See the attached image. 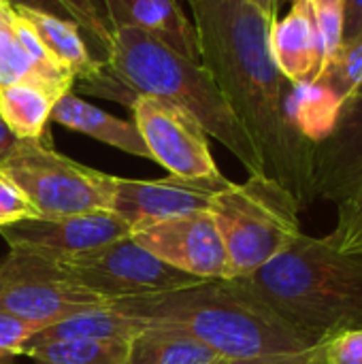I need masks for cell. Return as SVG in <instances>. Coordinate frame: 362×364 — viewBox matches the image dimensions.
I'll use <instances>...</instances> for the list:
<instances>
[{"label":"cell","mask_w":362,"mask_h":364,"mask_svg":"<svg viewBox=\"0 0 362 364\" xmlns=\"http://www.w3.org/2000/svg\"><path fill=\"white\" fill-rule=\"evenodd\" d=\"M218 356L198 341L158 326H145L128 346L124 364H211Z\"/></svg>","instance_id":"19"},{"label":"cell","mask_w":362,"mask_h":364,"mask_svg":"<svg viewBox=\"0 0 362 364\" xmlns=\"http://www.w3.org/2000/svg\"><path fill=\"white\" fill-rule=\"evenodd\" d=\"M151 160L181 179H220L224 177L211 156L205 128L181 107L151 98L134 96L128 107Z\"/></svg>","instance_id":"9"},{"label":"cell","mask_w":362,"mask_h":364,"mask_svg":"<svg viewBox=\"0 0 362 364\" xmlns=\"http://www.w3.org/2000/svg\"><path fill=\"white\" fill-rule=\"evenodd\" d=\"M322 346V343H320ZM320 346L303 352H290V354H265V356H252V358H218L211 364H309Z\"/></svg>","instance_id":"31"},{"label":"cell","mask_w":362,"mask_h":364,"mask_svg":"<svg viewBox=\"0 0 362 364\" xmlns=\"http://www.w3.org/2000/svg\"><path fill=\"white\" fill-rule=\"evenodd\" d=\"M312 343L362 328V254H346L326 237L299 235L282 254L237 277Z\"/></svg>","instance_id":"3"},{"label":"cell","mask_w":362,"mask_h":364,"mask_svg":"<svg viewBox=\"0 0 362 364\" xmlns=\"http://www.w3.org/2000/svg\"><path fill=\"white\" fill-rule=\"evenodd\" d=\"M0 168L30 200L38 218L109 211V175L55 151L49 134L19 141Z\"/></svg>","instance_id":"6"},{"label":"cell","mask_w":362,"mask_h":364,"mask_svg":"<svg viewBox=\"0 0 362 364\" xmlns=\"http://www.w3.org/2000/svg\"><path fill=\"white\" fill-rule=\"evenodd\" d=\"M337 224L326 241L346 254H362V190L337 205Z\"/></svg>","instance_id":"26"},{"label":"cell","mask_w":362,"mask_h":364,"mask_svg":"<svg viewBox=\"0 0 362 364\" xmlns=\"http://www.w3.org/2000/svg\"><path fill=\"white\" fill-rule=\"evenodd\" d=\"M130 237L169 267L196 279H233L228 252L209 209L156 222Z\"/></svg>","instance_id":"10"},{"label":"cell","mask_w":362,"mask_h":364,"mask_svg":"<svg viewBox=\"0 0 362 364\" xmlns=\"http://www.w3.org/2000/svg\"><path fill=\"white\" fill-rule=\"evenodd\" d=\"M107 305L111 303L77 284L53 260L21 250H9L0 260V309L43 331Z\"/></svg>","instance_id":"7"},{"label":"cell","mask_w":362,"mask_h":364,"mask_svg":"<svg viewBox=\"0 0 362 364\" xmlns=\"http://www.w3.org/2000/svg\"><path fill=\"white\" fill-rule=\"evenodd\" d=\"M309 364H326V358H324V343L320 346V350L316 352V356L312 358V363Z\"/></svg>","instance_id":"36"},{"label":"cell","mask_w":362,"mask_h":364,"mask_svg":"<svg viewBox=\"0 0 362 364\" xmlns=\"http://www.w3.org/2000/svg\"><path fill=\"white\" fill-rule=\"evenodd\" d=\"M326 364H362V328L341 333L324 343Z\"/></svg>","instance_id":"30"},{"label":"cell","mask_w":362,"mask_h":364,"mask_svg":"<svg viewBox=\"0 0 362 364\" xmlns=\"http://www.w3.org/2000/svg\"><path fill=\"white\" fill-rule=\"evenodd\" d=\"M102 4L113 30L122 23L139 26L183 58L201 62L194 23L177 0H102Z\"/></svg>","instance_id":"15"},{"label":"cell","mask_w":362,"mask_h":364,"mask_svg":"<svg viewBox=\"0 0 362 364\" xmlns=\"http://www.w3.org/2000/svg\"><path fill=\"white\" fill-rule=\"evenodd\" d=\"M62 2L70 11L75 23L87 36L85 43L92 55L105 62L113 41V26L109 21L102 0H62Z\"/></svg>","instance_id":"25"},{"label":"cell","mask_w":362,"mask_h":364,"mask_svg":"<svg viewBox=\"0 0 362 364\" xmlns=\"http://www.w3.org/2000/svg\"><path fill=\"white\" fill-rule=\"evenodd\" d=\"M250 2L256 4L262 13H267L273 19H277V9H280V2L277 0H250Z\"/></svg>","instance_id":"35"},{"label":"cell","mask_w":362,"mask_h":364,"mask_svg":"<svg viewBox=\"0 0 362 364\" xmlns=\"http://www.w3.org/2000/svg\"><path fill=\"white\" fill-rule=\"evenodd\" d=\"M316 83L333 92L341 102L350 98L362 83V41L339 45L324 62Z\"/></svg>","instance_id":"24"},{"label":"cell","mask_w":362,"mask_h":364,"mask_svg":"<svg viewBox=\"0 0 362 364\" xmlns=\"http://www.w3.org/2000/svg\"><path fill=\"white\" fill-rule=\"evenodd\" d=\"M13 83H32L45 90L53 100V92L45 83V79L38 75L34 62L26 53L17 28H15V6L0 0V87L13 85Z\"/></svg>","instance_id":"23"},{"label":"cell","mask_w":362,"mask_h":364,"mask_svg":"<svg viewBox=\"0 0 362 364\" xmlns=\"http://www.w3.org/2000/svg\"><path fill=\"white\" fill-rule=\"evenodd\" d=\"M224 239L233 279L245 277L282 254L301 230V205L267 175L224 186L209 205Z\"/></svg>","instance_id":"5"},{"label":"cell","mask_w":362,"mask_h":364,"mask_svg":"<svg viewBox=\"0 0 362 364\" xmlns=\"http://www.w3.org/2000/svg\"><path fill=\"white\" fill-rule=\"evenodd\" d=\"M230 181L220 179H128L109 175V211L117 215L130 235L162 220L209 209L211 198Z\"/></svg>","instance_id":"11"},{"label":"cell","mask_w":362,"mask_h":364,"mask_svg":"<svg viewBox=\"0 0 362 364\" xmlns=\"http://www.w3.org/2000/svg\"><path fill=\"white\" fill-rule=\"evenodd\" d=\"M277 2H294V0H277Z\"/></svg>","instance_id":"38"},{"label":"cell","mask_w":362,"mask_h":364,"mask_svg":"<svg viewBox=\"0 0 362 364\" xmlns=\"http://www.w3.org/2000/svg\"><path fill=\"white\" fill-rule=\"evenodd\" d=\"M102 68L122 85L126 107L134 96L173 102L194 115L207 136L218 139L250 175H265L254 141L201 62L183 58L139 26L122 23L113 30Z\"/></svg>","instance_id":"4"},{"label":"cell","mask_w":362,"mask_h":364,"mask_svg":"<svg viewBox=\"0 0 362 364\" xmlns=\"http://www.w3.org/2000/svg\"><path fill=\"white\" fill-rule=\"evenodd\" d=\"M55 100L32 83L0 87V117L19 141H36L47 134Z\"/></svg>","instance_id":"20"},{"label":"cell","mask_w":362,"mask_h":364,"mask_svg":"<svg viewBox=\"0 0 362 364\" xmlns=\"http://www.w3.org/2000/svg\"><path fill=\"white\" fill-rule=\"evenodd\" d=\"M362 41V0L344 2V34L341 45Z\"/></svg>","instance_id":"32"},{"label":"cell","mask_w":362,"mask_h":364,"mask_svg":"<svg viewBox=\"0 0 362 364\" xmlns=\"http://www.w3.org/2000/svg\"><path fill=\"white\" fill-rule=\"evenodd\" d=\"M344 2L346 0H314L316 6H329V4H341L344 6Z\"/></svg>","instance_id":"37"},{"label":"cell","mask_w":362,"mask_h":364,"mask_svg":"<svg viewBox=\"0 0 362 364\" xmlns=\"http://www.w3.org/2000/svg\"><path fill=\"white\" fill-rule=\"evenodd\" d=\"M41 331V326L0 309V364H11L13 358L21 356L28 341Z\"/></svg>","instance_id":"27"},{"label":"cell","mask_w":362,"mask_h":364,"mask_svg":"<svg viewBox=\"0 0 362 364\" xmlns=\"http://www.w3.org/2000/svg\"><path fill=\"white\" fill-rule=\"evenodd\" d=\"M0 237L9 250H21L53 262H64L130 237V228L111 211H92L64 218L21 220L0 228Z\"/></svg>","instance_id":"12"},{"label":"cell","mask_w":362,"mask_h":364,"mask_svg":"<svg viewBox=\"0 0 362 364\" xmlns=\"http://www.w3.org/2000/svg\"><path fill=\"white\" fill-rule=\"evenodd\" d=\"M9 2L11 6L15 9H30V11H43V13H49V15H55V17H62V19H73L70 11L64 6L62 0H4Z\"/></svg>","instance_id":"33"},{"label":"cell","mask_w":362,"mask_h":364,"mask_svg":"<svg viewBox=\"0 0 362 364\" xmlns=\"http://www.w3.org/2000/svg\"><path fill=\"white\" fill-rule=\"evenodd\" d=\"M51 119L68 130L81 132V134L96 139L105 145H111L124 154L151 160V154H149L139 128L134 126V122L115 117L113 113H107V111L90 105L87 100L75 96L73 92H66L64 96H60L55 100V105L51 109Z\"/></svg>","instance_id":"16"},{"label":"cell","mask_w":362,"mask_h":364,"mask_svg":"<svg viewBox=\"0 0 362 364\" xmlns=\"http://www.w3.org/2000/svg\"><path fill=\"white\" fill-rule=\"evenodd\" d=\"M58 264L77 284L109 303L147 299L203 282L169 267L143 250L132 237L117 239Z\"/></svg>","instance_id":"8"},{"label":"cell","mask_w":362,"mask_h":364,"mask_svg":"<svg viewBox=\"0 0 362 364\" xmlns=\"http://www.w3.org/2000/svg\"><path fill=\"white\" fill-rule=\"evenodd\" d=\"M201 64L254 141L265 175L309 207L316 147L288 119L292 83L271 53L273 17L250 0H190Z\"/></svg>","instance_id":"1"},{"label":"cell","mask_w":362,"mask_h":364,"mask_svg":"<svg viewBox=\"0 0 362 364\" xmlns=\"http://www.w3.org/2000/svg\"><path fill=\"white\" fill-rule=\"evenodd\" d=\"M362 190V92L344 100L329 136L316 145V198L344 203Z\"/></svg>","instance_id":"13"},{"label":"cell","mask_w":362,"mask_h":364,"mask_svg":"<svg viewBox=\"0 0 362 364\" xmlns=\"http://www.w3.org/2000/svg\"><path fill=\"white\" fill-rule=\"evenodd\" d=\"M356 92H362V83H361V87H358V90H356Z\"/></svg>","instance_id":"39"},{"label":"cell","mask_w":362,"mask_h":364,"mask_svg":"<svg viewBox=\"0 0 362 364\" xmlns=\"http://www.w3.org/2000/svg\"><path fill=\"white\" fill-rule=\"evenodd\" d=\"M130 341H28L23 356L36 364H124Z\"/></svg>","instance_id":"22"},{"label":"cell","mask_w":362,"mask_h":364,"mask_svg":"<svg viewBox=\"0 0 362 364\" xmlns=\"http://www.w3.org/2000/svg\"><path fill=\"white\" fill-rule=\"evenodd\" d=\"M145 326L113 305L92 309L58 324L47 326L30 341H66V339H90V341H132Z\"/></svg>","instance_id":"18"},{"label":"cell","mask_w":362,"mask_h":364,"mask_svg":"<svg viewBox=\"0 0 362 364\" xmlns=\"http://www.w3.org/2000/svg\"><path fill=\"white\" fill-rule=\"evenodd\" d=\"M17 13L34 28L53 60L75 77V83L92 77L100 68L102 62L92 55L83 32L75 21L30 9H17Z\"/></svg>","instance_id":"17"},{"label":"cell","mask_w":362,"mask_h":364,"mask_svg":"<svg viewBox=\"0 0 362 364\" xmlns=\"http://www.w3.org/2000/svg\"><path fill=\"white\" fill-rule=\"evenodd\" d=\"M111 305L143 326L177 331L209 348L218 358H252L316 348L237 277L205 279Z\"/></svg>","instance_id":"2"},{"label":"cell","mask_w":362,"mask_h":364,"mask_svg":"<svg viewBox=\"0 0 362 364\" xmlns=\"http://www.w3.org/2000/svg\"><path fill=\"white\" fill-rule=\"evenodd\" d=\"M34 218H38L36 209L0 168V228L21 222V220H34Z\"/></svg>","instance_id":"28"},{"label":"cell","mask_w":362,"mask_h":364,"mask_svg":"<svg viewBox=\"0 0 362 364\" xmlns=\"http://www.w3.org/2000/svg\"><path fill=\"white\" fill-rule=\"evenodd\" d=\"M271 53L292 83H312L324 66V49L312 0H294L288 15L271 26Z\"/></svg>","instance_id":"14"},{"label":"cell","mask_w":362,"mask_h":364,"mask_svg":"<svg viewBox=\"0 0 362 364\" xmlns=\"http://www.w3.org/2000/svg\"><path fill=\"white\" fill-rule=\"evenodd\" d=\"M316 17H318L320 38H322V49H324V62H326L339 49V45H341V34H344V6L341 4L316 6Z\"/></svg>","instance_id":"29"},{"label":"cell","mask_w":362,"mask_h":364,"mask_svg":"<svg viewBox=\"0 0 362 364\" xmlns=\"http://www.w3.org/2000/svg\"><path fill=\"white\" fill-rule=\"evenodd\" d=\"M19 145V139L6 128V124L0 117V164L15 151V147Z\"/></svg>","instance_id":"34"},{"label":"cell","mask_w":362,"mask_h":364,"mask_svg":"<svg viewBox=\"0 0 362 364\" xmlns=\"http://www.w3.org/2000/svg\"><path fill=\"white\" fill-rule=\"evenodd\" d=\"M341 105L344 102L333 92L312 81V83L292 85V92L286 102V111L297 132L316 147L333 130Z\"/></svg>","instance_id":"21"}]
</instances>
